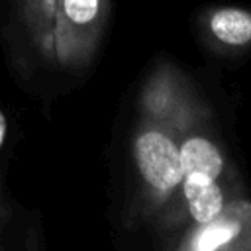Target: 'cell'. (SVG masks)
Here are the masks:
<instances>
[{
  "mask_svg": "<svg viewBox=\"0 0 251 251\" xmlns=\"http://www.w3.org/2000/svg\"><path fill=\"white\" fill-rule=\"evenodd\" d=\"M135 161L143 178L157 190H171L182 180L178 147L159 131H147L135 141Z\"/></svg>",
  "mask_w": 251,
  "mask_h": 251,
  "instance_id": "6da1fadb",
  "label": "cell"
},
{
  "mask_svg": "<svg viewBox=\"0 0 251 251\" xmlns=\"http://www.w3.org/2000/svg\"><path fill=\"white\" fill-rule=\"evenodd\" d=\"M184 178V196L188 200V210L192 218L200 224H206L220 216L224 198L220 186L214 182V178L206 176H182Z\"/></svg>",
  "mask_w": 251,
  "mask_h": 251,
  "instance_id": "7a4b0ae2",
  "label": "cell"
},
{
  "mask_svg": "<svg viewBox=\"0 0 251 251\" xmlns=\"http://www.w3.org/2000/svg\"><path fill=\"white\" fill-rule=\"evenodd\" d=\"M180 153V165H182V175L190 176H206V178H214L222 173L224 161L220 151L202 137H192L188 141H184V145L178 149Z\"/></svg>",
  "mask_w": 251,
  "mask_h": 251,
  "instance_id": "3957f363",
  "label": "cell"
},
{
  "mask_svg": "<svg viewBox=\"0 0 251 251\" xmlns=\"http://www.w3.org/2000/svg\"><path fill=\"white\" fill-rule=\"evenodd\" d=\"M212 31L229 45H241L251 39V16L241 10H222L212 18Z\"/></svg>",
  "mask_w": 251,
  "mask_h": 251,
  "instance_id": "277c9868",
  "label": "cell"
},
{
  "mask_svg": "<svg viewBox=\"0 0 251 251\" xmlns=\"http://www.w3.org/2000/svg\"><path fill=\"white\" fill-rule=\"evenodd\" d=\"M239 226L229 220H210L204 224V227L196 233L192 241L194 251H216L218 247L226 245L229 239L235 237Z\"/></svg>",
  "mask_w": 251,
  "mask_h": 251,
  "instance_id": "5b68a950",
  "label": "cell"
},
{
  "mask_svg": "<svg viewBox=\"0 0 251 251\" xmlns=\"http://www.w3.org/2000/svg\"><path fill=\"white\" fill-rule=\"evenodd\" d=\"M67 18L75 24H88L98 14V0H63Z\"/></svg>",
  "mask_w": 251,
  "mask_h": 251,
  "instance_id": "8992f818",
  "label": "cell"
},
{
  "mask_svg": "<svg viewBox=\"0 0 251 251\" xmlns=\"http://www.w3.org/2000/svg\"><path fill=\"white\" fill-rule=\"evenodd\" d=\"M4 131H6V127H4V120H2V116H0V143H2V139H4Z\"/></svg>",
  "mask_w": 251,
  "mask_h": 251,
  "instance_id": "52a82bcc",
  "label": "cell"
}]
</instances>
